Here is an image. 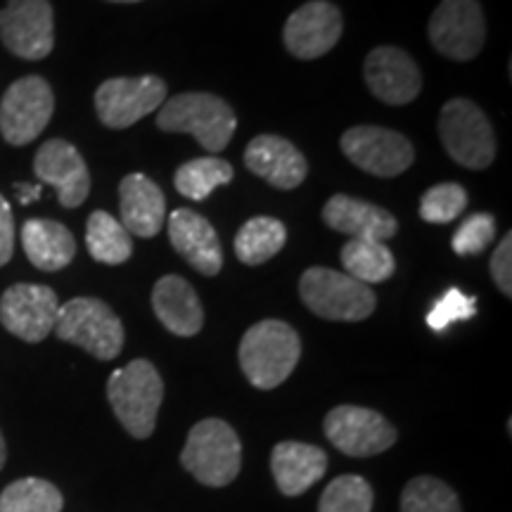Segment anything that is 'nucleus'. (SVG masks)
I'll list each match as a JSON object with an SVG mask.
<instances>
[{
  "mask_svg": "<svg viewBox=\"0 0 512 512\" xmlns=\"http://www.w3.org/2000/svg\"><path fill=\"white\" fill-rule=\"evenodd\" d=\"M401 512H463L456 491L437 477H415L401 494Z\"/></svg>",
  "mask_w": 512,
  "mask_h": 512,
  "instance_id": "nucleus-30",
  "label": "nucleus"
},
{
  "mask_svg": "<svg viewBox=\"0 0 512 512\" xmlns=\"http://www.w3.org/2000/svg\"><path fill=\"white\" fill-rule=\"evenodd\" d=\"M60 302L46 285L19 283L0 297V323L3 328L24 342H43L55 330Z\"/></svg>",
  "mask_w": 512,
  "mask_h": 512,
  "instance_id": "nucleus-14",
  "label": "nucleus"
},
{
  "mask_svg": "<svg viewBox=\"0 0 512 512\" xmlns=\"http://www.w3.org/2000/svg\"><path fill=\"white\" fill-rule=\"evenodd\" d=\"M325 437L347 456L368 458L392 448L399 434L392 422L377 411L361 406H337L325 415Z\"/></svg>",
  "mask_w": 512,
  "mask_h": 512,
  "instance_id": "nucleus-12",
  "label": "nucleus"
},
{
  "mask_svg": "<svg viewBox=\"0 0 512 512\" xmlns=\"http://www.w3.org/2000/svg\"><path fill=\"white\" fill-rule=\"evenodd\" d=\"M121 226L136 238H155L166 223V200L159 185L145 174H128L119 183Z\"/></svg>",
  "mask_w": 512,
  "mask_h": 512,
  "instance_id": "nucleus-21",
  "label": "nucleus"
},
{
  "mask_svg": "<svg viewBox=\"0 0 512 512\" xmlns=\"http://www.w3.org/2000/svg\"><path fill=\"white\" fill-rule=\"evenodd\" d=\"M34 174L43 185H53L60 204L76 209L86 202L91 192V174L81 152L67 140L53 138L38 147L34 159Z\"/></svg>",
  "mask_w": 512,
  "mask_h": 512,
  "instance_id": "nucleus-16",
  "label": "nucleus"
},
{
  "mask_svg": "<svg viewBox=\"0 0 512 512\" xmlns=\"http://www.w3.org/2000/svg\"><path fill=\"white\" fill-rule=\"evenodd\" d=\"M15 192H17V197H19V202L31 204V202L38 200V195H41V183H36V185L17 183L15 185Z\"/></svg>",
  "mask_w": 512,
  "mask_h": 512,
  "instance_id": "nucleus-37",
  "label": "nucleus"
},
{
  "mask_svg": "<svg viewBox=\"0 0 512 512\" xmlns=\"http://www.w3.org/2000/svg\"><path fill=\"white\" fill-rule=\"evenodd\" d=\"M342 152L351 164L380 178L401 176L411 169L415 152L408 138L380 126H354L342 136Z\"/></svg>",
  "mask_w": 512,
  "mask_h": 512,
  "instance_id": "nucleus-11",
  "label": "nucleus"
},
{
  "mask_svg": "<svg viewBox=\"0 0 512 512\" xmlns=\"http://www.w3.org/2000/svg\"><path fill=\"white\" fill-rule=\"evenodd\" d=\"M299 294L311 313L325 320H339V323L366 320L377 306V297L370 285L323 266L304 271L299 280Z\"/></svg>",
  "mask_w": 512,
  "mask_h": 512,
  "instance_id": "nucleus-5",
  "label": "nucleus"
},
{
  "mask_svg": "<svg viewBox=\"0 0 512 512\" xmlns=\"http://www.w3.org/2000/svg\"><path fill=\"white\" fill-rule=\"evenodd\" d=\"M0 41L22 60H43L55 46L53 8L48 0H8L0 10Z\"/></svg>",
  "mask_w": 512,
  "mask_h": 512,
  "instance_id": "nucleus-13",
  "label": "nucleus"
},
{
  "mask_svg": "<svg viewBox=\"0 0 512 512\" xmlns=\"http://www.w3.org/2000/svg\"><path fill=\"white\" fill-rule=\"evenodd\" d=\"M181 463L204 486H228L242 465V444L226 420L207 418L192 427Z\"/></svg>",
  "mask_w": 512,
  "mask_h": 512,
  "instance_id": "nucleus-4",
  "label": "nucleus"
},
{
  "mask_svg": "<svg viewBox=\"0 0 512 512\" xmlns=\"http://www.w3.org/2000/svg\"><path fill=\"white\" fill-rule=\"evenodd\" d=\"M247 169L278 190H294L309 174V162L290 140L280 136H256L245 150Z\"/></svg>",
  "mask_w": 512,
  "mask_h": 512,
  "instance_id": "nucleus-19",
  "label": "nucleus"
},
{
  "mask_svg": "<svg viewBox=\"0 0 512 512\" xmlns=\"http://www.w3.org/2000/svg\"><path fill=\"white\" fill-rule=\"evenodd\" d=\"M287 242V228L271 216H254L235 235V254L242 264L261 266L273 259Z\"/></svg>",
  "mask_w": 512,
  "mask_h": 512,
  "instance_id": "nucleus-25",
  "label": "nucleus"
},
{
  "mask_svg": "<svg viewBox=\"0 0 512 512\" xmlns=\"http://www.w3.org/2000/svg\"><path fill=\"white\" fill-rule=\"evenodd\" d=\"M467 207V192L458 183H439L422 195L420 216L427 223H451Z\"/></svg>",
  "mask_w": 512,
  "mask_h": 512,
  "instance_id": "nucleus-32",
  "label": "nucleus"
},
{
  "mask_svg": "<svg viewBox=\"0 0 512 512\" xmlns=\"http://www.w3.org/2000/svg\"><path fill=\"white\" fill-rule=\"evenodd\" d=\"M86 247L95 261L107 266H119L131 259V233L107 211H93L86 228Z\"/></svg>",
  "mask_w": 512,
  "mask_h": 512,
  "instance_id": "nucleus-26",
  "label": "nucleus"
},
{
  "mask_svg": "<svg viewBox=\"0 0 512 512\" xmlns=\"http://www.w3.org/2000/svg\"><path fill=\"white\" fill-rule=\"evenodd\" d=\"M325 470H328V456L318 446L283 441L271 453L273 479L285 496H302L325 475Z\"/></svg>",
  "mask_w": 512,
  "mask_h": 512,
  "instance_id": "nucleus-22",
  "label": "nucleus"
},
{
  "mask_svg": "<svg viewBox=\"0 0 512 512\" xmlns=\"http://www.w3.org/2000/svg\"><path fill=\"white\" fill-rule=\"evenodd\" d=\"M107 399L124 430L136 439H150L164 399V382L157 368L136 358L126 368L114 370L107 382Z\"/></svg>",
  "mask_w": 512,
  "mask_h": 512,
  "instance_id": "nucleus-2",
  "label": "nucleus"
},
{
  "mask_svg": "<svg viewBox=\"0 0 512 512\" xmlns=\"http://www.w3.org/2000/svg\"><path fill=\"white\" fill-rule=\"evenodd\" d=\"M233 181V166L226 159L219 157H202L192 159L176 171L174 185L188 200L202 202L214 192L219 185Z\"/></svg>",
  "mask_w": 512,
  "mask_h": 512,
  "instance_id": "nucleus-28",
  "label": "nucleus"
},
{
  "mask_svg": "<svg viewBox=\"0 0 512 512\" xmlns=\"http://www.w3.org/2000/svg\"><path fill=\"white\" fill-rule=\"evenodd\" d=\"M432 46L448 60L470 62L486 41L484 10L479 0H441L430 19Z\"/></svg>",
  "mask_w": 512,
  "mask_h": 512,
  "instance_id": "nucleus-9",
  "label": "nucleus"
},
{
  "mask_svg": "<svg viewBox=\"0 0 512 512\" xmlns=\"http://www.w3.org/2000/svg\"><path fill=\"white\" fill-rule=\"evenodd\" d=\"M477 313V297L463 294L458 287H451L441 294V299L427 313V325L434 332H444L458 320H470Z\"/></svg>",
  "mask_w": 512,
  "mask_h": 512,
  "instance_id": "nucleus-34",
  "label": "nucleus"
},
{
  "mask_svg": "<svg viewBox=\"0 0 512 512\" xmlns=\"http://www.w3.org/2000/svg\"><path fill=\"white\" fill-rule=\"evenodd\" d=\"M110 3H140V0H110Z\"/></svg>",
  "mask_w": 512,
  "mask_h": 512,
  "instance_id": "nucleus-39",
  "label": "nucleus"
},
{
  "mask_svg": "<svg viewBox=\"0 0 512 512\" xmlns=\"http://www.w3.org/2000/svg\"><path fill=\"white\" fill-rule=\"evenodd\" d=\"M15 252V219L10 202L0 195V266H5Z\"/></svg>",
  "mask_w": 512,
  "mask_h": 512,
  "instance_id": "nucleus-36",
  "label": "nucleus"
},
{
  "mask_svg": "<svg viewBox=\"0 0 512 512\" xmlns=\"http://www.w3.org/2000/svg\"><path fill=\"white\" fill-rule=\"evenodd\" d=\"M363 76L370 93L387 105H408L422 91V74L408 53L394 46L370 50L363 64Z\"/></svg>",
  "mask_w": 512,
  "mask_h": 512,
  "instance_id": "nucleus-17",
  "label": "nucleus"
},
{
  "mask_svg": "<svg viewBox=\"0 0 512 512\" xmlns=\"http://www.w3.org/2000/svg\"><path fill=\"white\" fill-rule=\"evenodd\" d=\"M496 238V219L491 214H472L453 235V252L460 256L482 254Z\"/></svg>",
  "mask_w": 512,
  "mask_h": 512,
  "instance_id": "nucleus-33",
  "label": "nucleus"
},
{
  "mask_svg": "<svg viewBox=\"0 0 512 512\" xmlns=\"http://www.w3.org/2000/svg\"><path fill=\"white\" fill-rule=\"evenodd\" d=\"M152 309L169 332L178 337H192L202 330L204 311L195 287L181 275H164L152 290Z\"/></svg>",
  "mask_w": 512,
  "mask_h": 512,
  "instance_id": "nucleus-23",
  "label": "nucleus"
},
{
  "mask_svg": "<svg viewBox=\"0 0 512 512\" xmlns=\"http://www.w3.org/2000/svg\"><path fill=\"white\" fill-rule=\"evenodd\" d=\"M24 254L38 271H62L72 264L76 254V240L72 230L57 221L29 219L22 228Z\"/></svg>",
  "mask_w": 512,
  "mask_h": 512,
  "instance_id": "nucleus-24",
  "label": "nucleus"
},
{
  "mask_svg": "<svg viewBox=\"0 0 512 512\" xmlns=\"http://www.w3.org/2000/svg\"><path fill=\"white\" fill-rule=\"evenodd\" d=\"M302 342L285 320H261L245 332L240 342L242 373L256 389H275L297 368Z\"/></svg>",
  "mask_w": 512,
  "mask_h": 512,
  "instance_id": "nucleus-1",
  "label": "nucleus"
},
{
  "mask_svg": "<svg viewBox=\"0 0 512 512\" xmlns=\"http://www.w3.org/2000/svg\"><path fill=\"white\" fill-rule=\"evenodd\" d=\"M166 100V83L155 74L138 79H107L95 91V110L105 126L128 128L157 112Z\"/></svg>",
  "mask_w": 512,
  "mask_h": 512,
  "instance_id": "nucleus-10",
  "label": "nucleus"
},
{
  "mask_svg": "<svg viewBox=\"0 0 512 512\" xmlns=\"http://www.w3.org/2000/svg\"><path fill=\"white\" fill-rule=\"evenodd\" d=\"M53 332L62 342L76 344L100 361H112L124 349V325L119 316L93 297H76L60 306Z\"/></svg>",
  "mask_w": 512,
  "mask_h": 512,
  "instance_id": "nucleus-6",
  "label": "nucleus"
},
{
  "mask_svg": "<svg viewBox=\"0 0 512 512\" xmlns=\"http://www.w3.org/2000/svg\"><path fill=\"white\" fill-rule=\"evenodd\" d=\"M342 266L347 275L363 285L384 283L396 271L394 254L377 240H349L342 247Z\"/></svg>",
  "mask_w": 512,
  "mask_h": 512,
  "instance_id": "nucleus-27",
  "label": "nucleus"
},
{
  "mask_svg": "<svg viewBox=\"0 0 512 512\" xmlns=\"http://www.w3.org/2000/svg\"><path fill=\"white\" fill-rule=\"evenodd\" d=\"M5 458H8V448H5L3 432H0V470H3V465H5Z\"/></svg>",
  "mask_w": 512,
  "mask_h": 512,
  "instance_id": "nucleus-38",
  "label": "nucleus"
},
{
  "mask_svg": "<svg viewBox=\"0 0 512 512\" xmlns=\"http://www.w3.org/2000/svg\"><path fill=\"white\" fill-rule=\"evenodd\" d=\"M344 31V19L328 0H311L294 10L287 19L285 46L299 60H316L337 46Z\"/></svg>",
  "mask_w": 512,
  "mask_h": 512,
  "instance_id": "nucleus-15",
  "label": "nucleus"
},
{
  "mask_svg": "<svg viewBox=\"0 0 512 512\" xmlns=\"http://www.w3.org/2000/svg\"><path fill=\"white\" fill-rule=\"evenodd\" d=\"M512 235L505 233V238L501 240V245L496 247L494 256H491L489 261V268H491V275H494V283L498 290H501L505 297H510L512 294Z\"/></svg>",
  "mask_w": 512,
  "mask_h": 512,
  "instance_id": "nucleus-35",
  "label": "nucleus"
},
{
  "mask_svg": "<svg viewBox=\"0 0 512 512\" xmlns=\"http://www.w3.org/2000/svg\"><path fill=\"white\" fill-rule=\"evenodd\" d=\"M55 110L53 88L41 76L12 83L0 102V133L10 145H29L43 133Z\"/></svg>",
  "mask_w": 512,
  "mask_h": 512,
  "instance_id": "nucleus-8",
  "label": "nucleus"
},
{
  "mask_svg": "<svg viewBox=\"0 0 512 512\" xmlns=\"http://www.w3.org/2000/svg\"><path fill=\"white\" fill-rule=\"evenodd\" d=\"M169 240L197 273L214 278L223 268V249L219 235L204 216L192 209H176L166 221Z\"/></svg>",
  "mask_w": 512,
  "mask_h": 512,
  "instance_id": "nucleus-18",
  "label": "nucleus"
},
{
  "mask_svg": "<svg viewBox=\"0 0 512 512\" xmlns=\"http://www.w3.org/2000/svg\"><path fill=\"white\" fill-rule=\"evenodd\" d=\"M157 126L166 133H190L204 150L216 155L228 147L238 119L219 95L181 93L159 107Z\"/></svg>",
  "mask_w": 512,
  "mask_h": 512,
  "instance_id": "nucleus-3",
  "label": "nucleus"
},
{
  "mask_svg": "<svg viewBox=\"0 0 512 512\" xmlns=\"http://www.w3.org/2000/svg\"><path fill=\"white\" fill-rule=\"evenodd\" d=\"M62 505V491L38 477L17 479L0 494V512H60Z\"/></svg>",
  "mask_w": 512,
  "mask_h": 512,
  "instance_id": "nucleus-29",
  "label": "nucleus"
},
{
  "mask_svg": "<svg viewBox=\"0 0 512 512\" xmlns=\"http://www.w3.org/2000/svg\"><path fill=\"white\" fill-rule=\"evenodd\" d=\"M373 489L363 477L342 475L332 479L323 491L318 512H370L373 510Z\"/></svg>",
  "mask_w": 512,
  "mask_h": 512,
  "instance_id": "nucleus-31",
  "label": "nucleus"
},
{
  "mask_svg": "<svg viewBox=\"0 0 512 512\" xmlns=\"http://www.w3.org/2000/svg\"><path fill=\"white\" fill-rule=\"evenodd\" d=\"M439 138L448 157L465 169L482 171L496 157L494 128L472 100L453 98L441 107Z\"/></svg>",
  "mask_w": 512,
  "mask_h": 512,
  "instance_id": "nucleus-7",
  "label": "nucleus"
},
{
  "mask_svg": "<svg viewBox=\"0 0 512 512\" xmlns=\"http://www.w3.org/2000/svg\"><path fill=\"white\" fill-rule=\"evenodd\" d=\"M323 221L337 233L349 235L351 240H389L394 238L399 223L387 209L356 200L349 195H335L325 202Z\"/></svg>",
  "mask_w": 512,
  "mask_h": 512,
  "instance_id": "nucleus-20",
  "label": "nucleus"
}]
</instances>
